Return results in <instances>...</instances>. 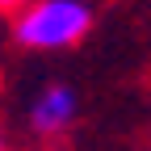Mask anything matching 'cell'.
I'll use <instances>...</instances> for the list:
<instances>
[{"instance_id": "2", "label": "cell", "mask_w": 151, "mask_h": 151, "mask_svg": "<svg viewBox=\"0 0 151 151\" xmlns=\"http://www.w3.org/2000/svg\"><path fill=\"white\" fill-rule=\"evenodd\" d=\"M71 118H76V92L67 84H50L29 109V126L38 134H59L71 126Z\"/></svg>"}, {"instance_id": "4", "label": "cell", "mask_w": 151, "mask_h": 151, "mask_svg": "<svg viewBox=\"0 0 151 151\" xmlns=\"http://www.w3.org/2000/svg\"><path fill=\"white\" fill-rule=\"evenodd\" d=\"M0 151H4V143H0Z\"/></svg>"}, {"instance_id": "1", "label": "cell", "mask_w": 151, "mask_h": 151, "mask_svg": "<svg viewBox=\"0 0 151 151\" xmlns=\"http://www.w3.org/2000/svg\"><path fill=\"white\" fill-rule=\"evenodd\" d=\"M92 29V9L84 0H38L17 17V42L34 50H63Z\"/></svg>"}, {"instance_id": "3", "label": "cell", "mask_w": 151, "mask_h": 151, "mask_svg": "<svg viewBox=\"0 0 151 151\" xmlns=\"http://www.w3.org/2000/svg\"><path fill=\"white\" fill-rule=\"evenodd\" d=\"M17 4H21V0H0V9H17Z\"/></svg>"}]
</instances>
